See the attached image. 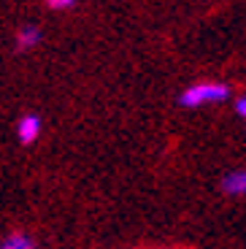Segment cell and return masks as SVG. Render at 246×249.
Returning <instances> with one entry per match:
<instances>
[{"label": "cell", "instance_id": "6da1fadb", "mask_svg": "<svg viewBox=\"0 0 246 249\" xmlns=\"http://www.w3.org/2000/svg\"><path fill=\"white\" fill-rule=\"evenodd\" d=\"M230 89L225 84H216V81H200V84H192L181 92L178 103L187 108H197L203 106V103H222V100H228Z\"/></svg>", "mask_w": 246, "mask_h": 249}, {"label": "cell", "instance_id": "7a4b0ae2", "mask_svg": "<svg viewBox=\"0 0 246 249\" xmlns=\"http://www.w3.org/2000/svg\"><path fill=\"white\" fill-rule=\"evenodd\" d=\"M38 133H41V119L35 117V114H27V117L19 119L17 124V138L22 143H33L38 138Z\"/></svg>", "mask_w": 246, "mask_h": 249}, {"label": "cell", "instance_id": "3957f363", "mask_svg": "<svg viewBox=\"0 0 246 249\" xmlns=\"http://www.w3.org/2000/svg\"><path fill=\"white\" fill-rule=\"evenodd\" d=\"M222 190L228 195H246V171H233L222 179Z\"/></svg>", "mask_w": 246, "mask_h": 249}, {"label": "cell", "instance_id": "277c9868", "mask_svg": "<svg viewBox=\"0 0 246 249\" xmlns=\"http://www.w3.org/2000/svg\"><path fill=\"white\" fill-rule=\"evenodd\" d=\"M41 44V30L33 25H25L17 33V49H33V46Z\"/></svg>", "mask_w": 246, "mask_h": 249}, {"label": "cell", "instance_id": "5b68a950", "mask_svg": "<svg viewBox=\"0 0 246 249\" xmlns=\"http://www.w3.org/2000/svg\"><path fill=\"white\" fill-rule=\"evenodd\" d=\"M0 249H35V244H33V238L27 233H11V236L3 238Z\"/></svg>", "mask_w": 246, "mask_h": 249}, {"label": "cell", "instance_id": "8992f818", "mask_svg": "<svg viewBox=\"0 0 246 249\" xmlns=\"http://www.w3.org/2000/svg\"><path fill=\"white\" fill-rule=\"evenodd\" d=\"M46 3H49L52 8H70L76 0H46Z\"/></svg>", "mask_w": 246, "mask_h": 249}, {"label": "cell", "instance_id": "52a82bcc", "mask_svg": "<svg viewBox=\"0 0 246 249\" xmlns=\"http://www.w3.org/2000/svg\"><path fill=\"white\" fill-rule=\"evenodd\" d=\"M235 111H238V114H241V117H244V119H246V95H244V98H241V100H238V103H235Z\"/></svg>", "mask_w": 246, "mask_h": 249}]
</instances>
